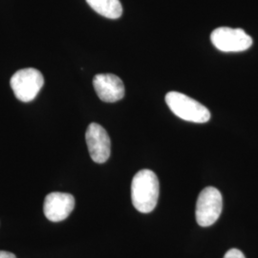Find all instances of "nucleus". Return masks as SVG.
Masks as SVG:
<instances>
[{
	"label": "nucleus",
	"instance_id": "obj_1",
	"mask_svg": "<svg viewBox=\"0 0 258 258\" xmlns=\"http://www.w3.org/2000/svg\"><path fill=\"white\" fill-rule=\"evenodd\" d=\"M160 192L156 174L149 169H143L133 177L131 184V199L138 212L149 213L156 208Z\"/></svg>",
	"mask_w": 258,
	"mask_h": 258
},
{
	"label": "nucleus",
	"instance_id": "obj_2",
	"mask_svg": "<svg viewBox=\"0 0 258 258\" xmlns=\"http://www.w3.org/2000/svg\"><path fill=\"white\" fill-rule=\"evenodd\" d=\"M166 102L169 109L182 120L204 123L211 119V113L206 106L183 93H167Z\"/></svg>",
	"mask_w": 258,
	"mask_h": 258
},
{
	"label": "nucleus",
	"instance_id": "obj_3",
	"mask_svg": "<svg viewBox=\"0 0 258 258\" xmlns=\"http://www.w3.org/2000/svg\"><path fill=\"white\" fill-rule=\"evenodd\" d=\"M223 209L222 194L213 186L205 187L200 192L197 203L195 216L196 221L201 227H210L218 220Z\"/></svg>",
	"mask_w": 258,
	"mask_h": 258
},
{
	"label": "nucleus",
	"instance_id": "obj_4",
	"mask_svg": "<svg viewBox=\"0 0 258 258\" xmlns=\"http://www.w3.org/2000/svg\"><path fill=\"white\" fill-rule=\"evenodd\" d=\"M44 84L42 74L35 68L21 69L13 75L11 87L19 101L32 102Z\"/></svg>",
	"mask_w": 258,
	"mask_h": 258
},
{
	"label": "nucleus",
	"instance_id": "obj_5",
	"mask_svg": "<svg viewBox=\"0 0 258 258\" xmlns=\"http://www.w3.org/2000/svg\"><path fill=\"white\" fill-rule=\"evenodd\" d=\"M214 47L222 52H243L252 45V38L242 29L219 27L211 35Z\"/></svg>",
	"mask_w": 258,
	"mask_h": 258
},
{
	"label": "nucleus",
	"instance_id": "obj_6",
	"mask_svg": "<svg viewBox=\"0 0 258 258\" xmlns=\"http://www.w3.org/2000/svg\"><path fill=\"white\" fill-rule=\"evenodd\" d=\"M85 140L90 157L95 163L103 164L109 159L110 138L102 125L96 122L90 123L85 133Z\"/></svg>",
	"mask_w": 258,
	"mask_h": 258
},
{
	"label": "nucleus",
	"instance_id": "obj_7",
	"mask_svg": "<svg viewBox=\"0 0 258 258\" xmlns=\"http://www.w3.org/2000/svg\"><path fill=\"white\" fill-rule=\"evenodd\" d=\"M74 208L75 198L72 194L52 192L45 197L43 211L48 220L60 222L71 214Z\"/></svg>",
	"mask_w": 258,
	"mask_h": 258
},
{
	"label": "nucleus",
	"instance_id": "obj_8",
	"mask_svg": "<svg viewBox=\"0 0 258 258\" xmlns=\"http://www.w3.org/2000/svg\"><path fill=\"white\" fill-rule=\"evenodd\" d=\"M93 86L102 102H116L124 97V85L116 75H96L93 79Z\"/></svg>",
	"mask_w": 258,
	"mask_h": 258
},
{
	"label": "nucleus",
	"instance_id": "obj_9",
	"mask_svg": "<svg viewBox=\"0 0 258 258\" xmlns=\"http://www.w3.org/2000/svg\"><path fill=\"white\" fill-rule=\"evenodd\" d=\"M86 2L96 13L104 18L117 19L122 15L120 0H86Z\"/></svg>",
	"mask_w": 258,
	"mask_h": 258
},
{
	"label": "nucleus",
	"instance_id": "obj_10",
	"mask_svg": "<svg viewBox=\"0 0 258 258\" xmlns=\"http://www.w3.org/2000/svg\"><path fill=\"white\" fill-rule=\"evenodd\" d=\"M224 258H246L244 253L238 249H229L226 254L224 255Z\"/></svg>",
	"mask_w": 258,
	"mask_h": 258
},
{
	"label": "nucleus",
	"instance_id": "obj_11",
	"mask_svg": "<svg viewBox=\"0 0 258 258\" xmlns=\"http://www.w3.org/2000/svg\"><path fill=\"white\" fill-rule=\"evenodd\" d=\"M0 258H17L16 255L9 251L5 250H0Z\"/></svg>",
	"mask_w": 258,
	"mask_h": 258
}]
</instances>
